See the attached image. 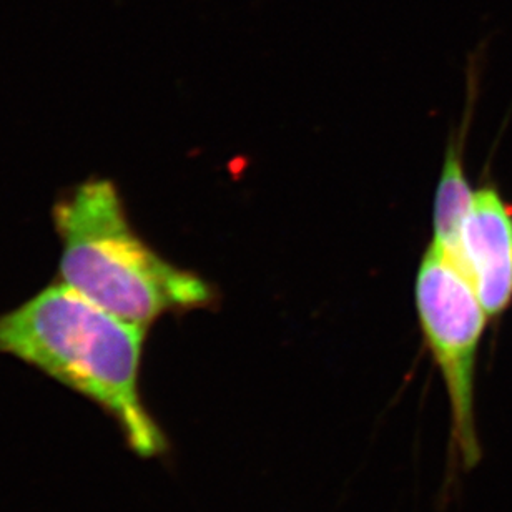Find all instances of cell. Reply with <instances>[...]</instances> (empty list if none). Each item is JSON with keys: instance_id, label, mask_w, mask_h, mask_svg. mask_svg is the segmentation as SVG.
Returning <instances> with one entry per match:
<instances>
[{"instance_id": "6da1fadb", "label": "cell", "mask_w": 512, "mask_h": 512, "mask_svg": "<svg viewBox=\"0 0 512 512\" xmlns=\"http://www.w3.org/2000/svg\"><path fill=\"white\" fill-rule=\"evenodd\" d=\"M147 333L55 280L0 313V355L14 356L94 403L138 458H163L170 441L140 383Z\"/></svg>"}, {"instance_id": "7a4b0ae2", "label": "cell", "mask_w": 512, "mask_h": 512, "mask_svg": "<svg viewBox=\"0 0 512 512\" xmlns=\"http://www.w3.org/2000/svg\"><path fill=\"white\" fill-rule=\"evenodd\" d=\"M57 280L120 320L150 328L168 313L213 300L207 281L155 252L133 228L114 180L90 177L55 200Z\"/></svg>"}, {"instance_id": "3957f363", "label": "cell", "mask_w": 512, "mask_h": 512, "mask_svg": "<svg viewBox=\"0 0 512 512\" xmlns=\"http://www.w3.org/2000/svg\"><path fill=\"white\" fill-rule=\"evenodd\" d=\"M416 308L448 393L454 449L469 471L483 459L476 426V366L489 316L463 266L434 243L419 265Z\"/></svg>"}, {"instance_id": "277c9868", "label": "cell", "mask_w": 512, "mask_h": 512, "mask_svg": "<svg viewBox=\"0 0 512 512\" xmlns=\"http://www.w3.org/2000/svg\"><path fill=\"white\" fill-rule=\"evenodd\" d=\"M459 265L473 283L489 320L512 305V205L498 188L474 192L473 207L464 222Z\"/></svg>"}, {"instance_id": "5b68a950", "label": "cell", "mask_w": 512, "mask_h": 512, "mask_svg": "<svg viewBox=\"0 0 512 512\" xmlns=\"http://www.w3.org/2000/svg\"><path fill=\"white\" fill-rule=\"evenodd\" d=\"M473 202L474 192L464 172L461 147H451L446 153L443 173L434 198L433 243L456 260L464 222L471 212Z\"/></svg>"}]
</instances>
